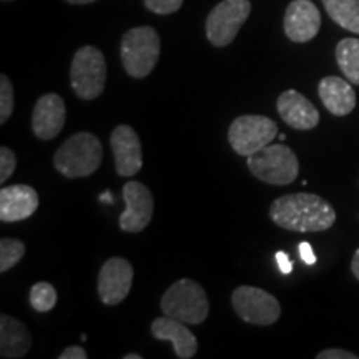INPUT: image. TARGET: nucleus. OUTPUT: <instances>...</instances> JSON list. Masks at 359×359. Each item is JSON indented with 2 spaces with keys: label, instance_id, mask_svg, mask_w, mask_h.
<instances>
[{
  "label": "nucleus",
  "instance_id": "obj_1",
  "mask_svg": "<svg viewBox=\"0 0 359 359\" xmlns=\"http://www.w3.org/2000/svg\"><path fill=\"white\" fill-rule=\"evenodd\" d=\"M269 218L288 231L316 233L333 226L336 212L325 198L314 193H291L273 201Z\"/></svg>",
  "mask_w": 359,
  "mask_h": 359
},
{
  "label": "nucleus",
  "instance_id": "obj_2",
  "mask_svg": "<svg viewBox=\"0 0 359 359\" xmlns=\"http://www.w3.org/2000/svg\"><path fill=\"white\" fill-rule=\"evenodd\" d=\"M103 158L102 143L93 133L79 132L62 143L53 156L57 172L67 178H85L95 173Z\"/></svg>",
  "mask_w": 359,
  "mask_h": 359
},
{
  "label": "nucleus",
  "instance_id": "obj_3",
  "mask_svg": "<svg viewBox=\"0 0 359 359\" xmlns=\"http://www.w3.org/2000/svg\"><path fill=\"white\" fill-rule=\"evenodd\" d=\"M246 167L259 182L276 187L291 185L299 175L298 156L285 143H269L257 154L250 155Z\"/></svg>",
  "mask_w": 359,
  "mask_h": 359
},
{
  "label": "nucleus",
  "instance_id": "obj_4",
  "mask_svg": "<svg viewBox=\"0 0 359 359\" xmlns=\"http://www.w3.org/2000/svg\"><path fill=\"white\" fill-rule=\"evenodd\" d=\"M161 43L155 29L151 27H135L122 39L120 57L123 69L130 77L145 79L154 72L160 58Z\"/></svg>",
  "mask_w": 359,
  "mask_h": 359
},
{
  "label": "nucleus",
  "instance_id": "obj_5",
  "mask_svg": "<svg viewBox=\"0 0 359 359\" xmlns=\"http://www.w3.org/2000/svg\"><path fill=\"white\" fill-rule=\"evenodd\" d=\"M161 311L187 325H201L208 318L210 303L198 283L183 278L165 291Z\"/></svg>",
  "mask_w": 359,
  "mask_h": 359
},
{
  "label": "nucleus",
  "instance_id": "obj_6",
  "mask_svg": "<svg viewBox=\"0 0 359 359\" xmlns=\"http://www.w3.org/2000/svg\"><path fill=\"white\" fill-rule=\"evenodd\" d=\"M74 92L82 100H95L103 93L107 82V62L93 45H85L74 55L70 69Z\"/></svg>",
  "mask_w": 359,
  "mask_h": 359
},
{
  "label": "nucleus",
  "instance_id": "obj_7",
  "mask_svg": "<svg viewBox=\"0 0 359 359\" xmlns=\"http://www.w3.org/2000/svg\"><path fill=\"white\" fill-rule=\"evenodd\" d=\"M278 135V125L264 115H241L228 130V142L241 156H250L269 145Z\"/></svg>",
  "mask_w": 359,
  "mask_h": 359
},
{
  "label": "nucleus",
  "instance_id": "obj_8",
  "mask_svg": "<svg viewBox=\"0 0 359 359\" xmlns=\"http://www.w3.org/2000/svg\"><path fill=\"white\" fill-rule=\"evenodd\" d=\"M250 0H223L206 19V39L215 47H226L236 39L241 25L250 17Z\"/></svg>",
  "mask_w": 359,
  "mask_h": 359
},
{
  "label": "nucleus",
  "instance_id": "obj_9",
  "mask_svg": "<svg viewBox=\"0 0 359 359\" xmlns=\"http://www.w3.org/2000/svg\"><path fill=\"white\" fill-rule=\"evenodd\" d=\"M231 303L238 316L250 325L269 326L281 316V306L275 296L257 286H238L231 294Z\"/></svg>",
  "mask_w": 359,
  "mask_h": 359
},
{
  "label": "nucleus",
  "instance_id": "obj_10",
  "mask_svg": "<svg viewBox=\"0 0 359 359\" xmlns=\"http://www.w3.org/2000/svg\"><path fill=\"white\" fill-rule=\"evenodd\" d=\"M125 210L120 215L118 224L125 233H140L145 230L154 217V195L140 182H128L123 187Z\"/></svg>",
  "mask_w": 359,
  "mask_h": 359
},
{
  "label": "nucleus",
  "instance_id": "obj_11",
  "mask_svg": "<svg viewBox=\"0 0 359 359\" xmlns=\"http://www.w3.org/2000/svg\"><path fill=\"white\" fill-rule=\"evenodd\" d=\"M133 283V266L125 258H110L98 273V296L102 303L115 306L127 298Z\"/></svg>",
  "mask_w": 359,
  "mask_h": 359
},
{
  "label": "nucleus",
  "instance_id": "obj_12",
  "mask_svg": "<svg viewBox=\"0 0 359 359\" xmlns=\"http://www.w3.org/2000/svg\"><path fill=\"white\" fill-rule=\"evenodd\" d=\"M115 168L120 177H135L142 170L143 155L140 138L130 125H118L110 137Z\"/></svg>",
  "mask_w": 359,
  "mask_h": 359
},
{
  "label": "nucleus",
  "instance_id": "obj_13",
  "mask_svg": "<svg viewBox=\"0 0 359 359\" xmlns=\"http://www.w3.org/2000/svg\"><path fill=\"white\" fill-rule=\"evenodd\" d=\"M321 29V13L311 0H293L285 13V34L291 42L304 43Z\"/></svg>",
  "mask_w": 359,
  "mask_h": 359
},
{
  "label": "nucleus",
  "instance_id": "obj_14",
  "mask_svg": "<svg viewBox=\"0 0 359 359\" xmlns=\"http://www.w3.org/2000/svg\"><path fill=\"white\" fill-rule=\"evenodd\" d=\"M67 118L65 102L57 93H45L37 100L32 114V130L39 140H52L62 132Z\"/></svg>",
  "mask_w": 359,
  "mask_h": 359
},
{
  "label": "nucleus",
  "instance_id": "obj_15",
  "mask_svg": "<svg viewBox=\"0 0 359 359\" xmlns=\"http://www.w3.org/2000/svg\"><path fill=\"white\" fill-rule=\"evenodd\" d=\"M278 114L288 127L294 130H313L320 123V111L303 93L286 90L278 97Z\"/></svg>",
  "mask_w": 359,
  "mask_h": 359
},
{
  "label": "nucleus",
  "instance_id": "obj_16",
  "mask_svg": "<svg viewBox=\"0 0 359 359\" xmlns=\"http://www.w3.org/2000/svg\"><path fill=\"white\" fill-rule=\"evenodd\" d=\"M39 208V195L29 185H11L0 190V219L4 223L30 218Z\"/></svg>",
  "mask_w": 359,
  "mask_h": 359
},
{
  "label": "nucleus",
  "instance_id": "obj_17",
  "mask_svg": "<svg viewBox=\"0 0 359 359\" xmlns=\"http://www.w3.org/2000/svg\"><path fill=\"white\" fill-rule=\"evenodd\" d=\"M185 325L187 323L175 320V318L163 314V316L156 318V320L151 323L150 330L154 338L160 341H170V343L173 344L177 358L190 359L196 354L198 341H196V336L193 334Z\"/></svg>",
  "mask_w": 359,
  "mask_h": 359
},
{
  "label": "nucleus",
  "instance_id": "obj_18",
  "mask_svg": "<svg viewBox=\"0 0 359 359\" xmlns=\"http://www.w3.org/2000/svg\"><path fill=\"white\" fill-rule=\"evenodd\" d=\"M318 93L327 111L336 116H346L356 107V92L349 80L333 75L325 77L318 85Z\"/></svg>",
  "mask_w": 359,
  "mask_h": 359
},
{
  "label": "nucleus",
  "instance_id": "obj_19",
  "mask_svg": "<svg viewBox=\"0 0 359 359\" xmlns=\"http://www.w3.org/2000/svg\"><path fill=\"white\" fill-rule=\"evenodd\" d=\"M32 346V336L24 323L15 318L0 316V356L4 359L24 358Z\"/></svg>",
  "mask_w": 359,
  "mask_h": 359
},
{
  "label": "nucleus",
  "instance_id": "obj_20",
  "mask_svg": "<svg viewBox=\"0 0 359 359\" xmlns=\"http://www.w3.org/2000/svg\"><path fill=\"white\" fill-rule=\"evenodd\" d=\"M327 15L353 34H359V0H323Z\"/></svg>",
  "mask_w": 359,
  "mask_h": 359
},
{
  "label": "nucleus",
  "instance_id": "obj_21",
  "mask_svg": "<svg viewBox=\"0 0 359 359\" xmlns=\"http://www.w3.org/2000/svg\"><path fill=\"white\" fill-rule=\"evenodd\" d=\"M336 62L346 80L359 85V39H343L336 45Z\"/></svg>",
  "mask_w": 359,
  "mask_h": 359
},
{
  "label": "nucleus",
  "instance_id": "obj_22",
  "mask_svg": "<svg viewBox=\"0 0 359 359\" xmlns=\"http://www.w3.org/2000/svg\"><path fill=\"white\" fill-rule=\"evenodd\" d=\"M57 304V290L50 283L40 281L30 288V306L37 313H48Z\"/></svg>",
  "mask_w": 359,
  "mask_h": 359
},
{
  "label": "nucleus",
  "instance_id": "obj_23",
  "mask_svg": "<svg viewBox=\"0 0 359 359\" xmlns=\"http://www.w3.org/2000/svg\"><path fill=\"white\" fill-rule=\"evenodd\" d=\"M25 245L17 238L0 240V273H7L24 258Z\"/></svg>",
  "mask_w": 359,
  "mask_h": 359
},
{
  "label": "nucleus",
  "instance_id": "obj_24",
  "mask_svg": "<svg viewBox=\"0 0 359 359\" xmlns=\"http://www.w3.org/2000/svg\"><path fill=\"white\" fill-rule=\"evenodd\" d=\"M13 107H15V95H13L12 82L4 74L0 75V123H7L13 114Z\"/></svg>",
  "mask_w": 359,
  "mask_h": 359
},
{
  "label": "nucleus",
  "instance_id": "obj_25",
  "mask_svg": "<svg viewBox=\"0 0 359 359\" xmlns=\"http://www.w3.org/2000/svg\"><path fill=\"white\" fill-rule=\"evenodd\" d=\"M17 167V158L15 154L8 147L0 148V182L6 183L8 178L12 177V173L15 172Z\"/></svg>",
  "mask_w": 359,
  "mask_h": 359
},
{
  "label": "nucleus",
  "instance_id": "obj_26",
  "mask_svg": "<svg viewBox=\"0 0 359 359\" xmlns=\"http://www.w3.org/2000/svg\"><path fill=\"white\" fill-rule=\"evenodd\" d=\"M143 2L150 12L158 13V15H168L182 7L183 0H143Z\"/></svg>",
  "mask_w": 359,
  "mask_h": 359
},
{
  "label": "nucleus",
  "instance_id": "obj_27",
  "mask_svg": "<svg viewBox=\"0 0 359 359\" xmlns=\"http://www.w3.org/2000/svg\"><path fill=\"white\" fill-rule=\"evenodd\" d=\"M316 359H359L358 354L349 353L346 349H339V348H331V349H325L318 354Z\"/></svg>",
  "mask_w": 359,
  "mask_h": 359
},
{
  "label": "nucleus",
  "instance_id": "obj_28",
  "mask_svg": "<svg viewBox=\"0 0 359 359\" xmlns=\"http://www.w3.org/2000/svg\"><path fill=\"white\" fill-rule=\"evenodd\" d=\"M88 354L82 346H69L58 354V359H87Z\"/></svg>",
  "mask_w": 359,
  "mask_h": 359
},
{
  "label": "nucleus",
  "instance_id": "obj_29",
  "mask_svg": "<svg viewBox=\"0 0 359 359\" xmlns=\"http://www.w3.org/2000/svg\"><path fill=\"white\" fill-rule=\"evenodd\" d=\"M275 258L278 268H280L283 275H290V273L293 271V263H291L288 253H285V251H276Z\"/></svg>",
  "mask_w": 359,
  "mask_h": 359
},
{
  "label": "nucleus",
  "instance_id": "obj_30",
  "mask_svg": "<svg viewBox=\"0 0 359 359\" xmlns=\"http://www.w3.org/2000/svg\"><path fill=\"white\" fill-rule=\"evenodd\" d=\"M299 248H298V251H299V257H302V259L306 264H309V266H311V264H314L316 263V255H314V251H313V246L308 243V241H302V243L298 245Z\"/></svg>",
  "mask_w": 359,
  "mask_h": 359
},
{
  "label": "nucleus",
  "instance_id": "obj_31",
  "mask_svg": "<svg viewBox=\"0 0 359 359\" xmlns=\"http://www.w3.org/2000/svg\"><path fill=\"white\" fill-rule=\"evenodd\" d=\"M351 271L356 280H359V248L356 250V253H354V257L351 259Z\"/></svg>",
  "mask_w": 359,
  "mask_h": 359
},
{
  "label": "nucleus",
  "instance_id": "obj_32",
  "mask_svg": "<svg viewBox=\"0 0 359 359\" xmlns=\"http://www.w3.org/2000/svg\"><path fill=\"white\" fill-rule=\"evenodd\" d=\"M100 201H107V203H114V196L110 195V191H105L100 196Z\"/></svg>",
  "mask_w": 359,
  "mask_h": 359
},
{
  "label": "nucleus",
  "instance_id": "obj_33",
  "mask_svg": "<svg viewBox=\"0 0 359 359\" xmlns=\"http://www.w3.org/2000/svg\"><path fill=\"white\" fill-rule=\"evenodd\" d=\"M69 4H75V6H85V4H92L95 0H67Z\"/></svg>",
  "mask_w": 359,
  "mask_h": 359
},
{
  "label": "nucleus",
  "instance_id": "obj_34",
  "mask_svg": "<svg viewBox=\"0 0 359 359\" xmlns=\"http://www.w3.org/2000/svg\"><path fill=\"white\" fill-rule=\"evenodd\" d=\"M123 359H142L140 354H125Z\"/></svg>",
  "mask_w": 359,
  "mask_h": 359
},
{
  "label": "nucleus",
  "instance_id": "obj_35",
  "mask_svg": "<svg viewBox=\"0 0 359 359\" xmlns=\"http://www.w3.org/2000/svg\"><path fill=\"white\" fill-rule=\"evenodd\" d=\"M278 138H280V140H286V135H283V133H280V135H278Z\"/></svg>",
  "mask_w": 359,
  "mask_h": 359
},
{
  "label": "nucleus",
  "instance_id": "obj_36",
  "mask_svg": "<svg viewBox=\"0 0 359 359\" xmlns=\"http://www.w3.org/2000/svg\"><path fill=\"white\" fill-rule=\"evenodd\" d=\"M4 2H7V0H4Z\"/></svg>",
  "mask_w": 359,
  "mask_h": 359
}]
</instances>
